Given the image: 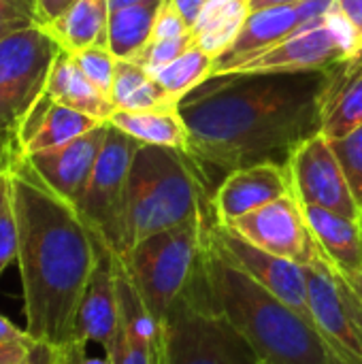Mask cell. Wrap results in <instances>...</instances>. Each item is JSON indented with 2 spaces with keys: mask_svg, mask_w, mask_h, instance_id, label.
Returning a JSON list of instances; mask_svg holds the SVG:
<instances>
[{
  "mask_svg": "<svg viewBox=\"0 0 362 364\" xmlns=\"http://www.w3.org/2000/svg\"><path fill=\"white\" fill-rule=\"evenodd\" d=\"M329 70L209 77L179 102L188 154L211 192L233 171L277 162L322 134Z\"/></svg>",
  "mask_w": 362,
  "mask_h": 364,
  "instance_id": "6da1fadb",
  "label": "cell"
},
{
  "mask_svg": "<svg viewBox=\"0 0 362 364\" xmlns=\"http://www.w3.org/2000/svg\"><path fill=\"white\" fill-rule=\"evenodd\" d=\"M17 220V267L26 333L62 352L75 343L77 311L96 269L100 241L77 207L58 196L26 156L6 166Z\"/></svg>",
  "mask_w": 362,
  "mask_h": 364,
  "instance_id": "7a4b0ae2",
  "label": "cell"
},
{
  "mask_svg": "<svg viewBox=\"0 0 362 364\" xmlns=\"http://www.w3.org/2000/svg\"><path fill=\"white\" fill-rule=\"evenodd\" d=\"M205 277L213 305L247 341L258 364H341L312 320L226 262L209 243Z\"/></svg>",
  "mask_w": 362,
  "mask_h": 364,
  "instance_id": "3957f363",
  "label": "cell"
},
{
  "mask_svg": "<svg viewBox=\"0 0 362 364\" xmlns=\"http://www.w3.org/2000/svg\"><path fill=\"white\" fill-rule=\"evenodd\" d=\"M213 192L188 151L141 145L126 192L128 252L143 239L198 218H215ZM126 252V254H128Z\"/></svg>",
  "mask_w": 362,
  "mask_h": 364,
  "instance_id": "277c9868",
  "label": "cell"
},
{
  "mask_svg": "<svg viewBox=\"0 0 362 364\" xmlns=\"http://www.w3.org/2000/svg\"><path fill=\"white\" fill-rule=\"evenodd\" d=\"M215 218H198L139 241L122 260L147 307L160 324L190 292L203 271L207 235Z\"/></svg>",
  "mask_w": 362,
  "mask_h": 364,
  "instance_id": "5b68a950",
  "label": "cell"
},
{
  "mask_svg": "<svg viewBox=\"0 0 362 364\" xmlns=\"http://www.w3.org/2000/svg\"><path fill=\"white\" fill-rule=\"evenodd\" d=\"M62 47L43 28L32 26L0 41V147L11 160L21 158L19 130L43 98Z\"/></svg>",
  "mask_w": 362,
  "mask_h": 364,
  "instance_id": "8992f818",
  "label": "cell"
},
{
  "mask_svg": "<svg viewBox=\"0 0 362 364\" xmlns=\"http://www.w3.org/2000/svg\"><path fill=\"white\" fill-rule=\"evenodd\" d=\"M164 335V364H258L247 341L213 305L205 277V260L190 292L169 314Z\"/></svg>",
  "mask_w": 362,
  "mask_h": 364,
  "instance_id": "52a82bcc",
  "label": "cell"
},
{
  "mask_svg": "<svg viewBox=\"0 0 362 364\" xmlns=\"http://www.w3.org/2000/svg\"><path fill=\"white\" fill-rule=\"evenodd\" d=\"M361 51V34L337 2L322 21L299 28L277 45L239 62L226 75L320 73Z\"/></svg>",
  "mask_w": 362,
  "mask_h": 364,
  "instance_id": "ba28073f",
  "label": "cell"
},
{
  "mask_svg": "<svg viewBox=\"0 0 362 364\" xmlns=\"http://www.w3.org/2000/svg\"><path fill=\"white\" fill-rule=\"evenodd\" d=\"M141 143L119 128L109 124L105 145L87 181L83 196L77 203V211L94 232L115 256L124 258L126 245V192L128 173L134 151Z\"/></svg>",
  "mask_w": 362,
  "mask_h": 364,
  "instance_id": "9c48e42d",
  "label": "cell"
},
{
  "mask_svg": "<svg viewBox=\"0 0 362 364\" xmlns=\"http://www.w3.org/2000/svg\"><path fill=\"white\" fill-rule=\"evenodd\" d=\"M207 243L218 256H222L226 262L243 271L247 277H252L258 286H262L275 299H280L282 303H286L288 307H292L294 311L312 320L307 271L303 264L273 256L247 243L228 226L218 224V222L209 228Z\"/></svg>",
  "mask_w": 362,
  "mask_h": 364,
  "instance_id": "30bf717a",
  "label": "cell"
},
{
  "mask_svg": "<svg viewBox=\"0 0 362 364\" xmlns=\"http://www.w3.org/2000/svg\"><path fill=\"white\" fill-rule=\"evenodd\" d=\"M224 226L247 243L303 267L322 256L294 192L284 194Z\"/></svg>",
  "mask_w": 362,
  "mask_h": 364,
  "instance_id": "8fae6325",
  "label": "cell"
},
{
  "mask_svg": "<svg viewBox=\"0 0 362 364\" xmlns=\"http://www.w3.org/2000/svg\"><path fill=\"white\" fill-rule=\"evenodd\" d=\"M292 192L301 205H314L362 222V211L350 190L344 168L324 134L301 143L288 162Z\"/></svg>",
  "mask_w": 362,
  "mask_h": 364,
  "instance_id": "7c38bea8",
  "label": "cell"
},
{
  "mask_svg": "<svg viewBox=\"0 0 362 364\" xmlns=\"http://www.w3.org/2000/svg\"><path fill=\"white\" fill-rule=\"evenodd\" d=\"M305 271L312 320L324 343L341 364H362V333L344 301L335 271L322 256L307 264Z\"/></svg>",
  "mask_w": 362,
  "mask_h": 364,
  "instance_id": "4fadbf2b",
  "label": "cell"
},
{
  "mask_svg": "<svg viewBox=\"0 0 362 364\" xmlns=\"http://www.w3.org/2000/svg\"><path fill=\"white\" fill-rule=\"evenodd\" d=\"M115 279L119 296V335L113 350V364H164V324L147 311L124 260L115 256Z\"/></svg>",
  "mask_w": 362,
  "mask_h": 364,
  "instance_id": "5bb4252c",
  "label": "cell"
},
{
  "mask_svg": "<svg viewBox=\"0 0 362 364\" xmlns=\"http://www.w3.org/2000/svg\"><path fill=\"white\" fill-rule=\"evenodd\" d=\"M119 335V296L115 279V254L100 241L96 269L83 292L77 324L75 343L98 346L102 354L113 356Z\"/></svg>",
  "mask_w": 362,
  "mask_h": 364,
  "instance_id": "9a60e30c",
  "label": "cell"
},
{
  "mask_svg": "<svg viewBox=\"0 0 362 364\" xmlns=\"http://www.w3.org/2000/svg\"><path fill=\"white\" fill-rule=\"evenodd\" d=\"M107 130H109V122L100 124L98 128L85 132L83 136L62 147L26 156V160L58 196H62L64 200L77 207L79 198L87 188L100 149L105 145Z\"/></svg>",
  "mask_w": 362,
  "mask_h": 364,
  "instance_id": "2e32d148",
  "label": "cell"
},
{
  "mask_svg": "<svg viewBox=\"0 0 362 364\" xmlns=\"http://www.w3.org/2000/svg\"><path fill=\"white\" fill-rule=\"evenodd\" d=\"M292 192L290 171L277 162H262L233 171L213 192V213L218 224H230L237 218Z\"/></svg>",
  "mask_w": 362,
  "mask_h": 364,
  "instance_id": "e0dca14e",
  "label": "cell"
},
{
  "mask_svg": "<svg viewBox=\"0 0 362 364\" xmlns=\"http://www.w3.org/2000/svg\"><path fill=\"white\" fill-rule=\"evenodd\" d=\"M299 28H301V19L294 4L252 11L245 23L241 26L237 38L233 41V45L220 58H215L211 77L226 75L239 62L277 45L280 41L294 34Z\"/></svg>",
  "mask_w": 362,
  "mask_h": 364,
  "instance_id": "ac0fdd59",
  "label": "cell"
},
{
  "mask_svg": "<svg viewBox=\"0 0 362 364\" xmlns=\"http://www.w3.org/2000/svg\"><path fill=\"white\" fill-rule=\"evenodd\" d=\"M301 207L307 226L314 235V241L322 258L329 262V267L339 275L361 271L362 222L314 205H301Z\"/></svg>",
  "mask_w": 362,
  "mask_h": 364,
  "instance_id": "d6986e66",
  "label": "cell"
},
{
  "mask_svg": "<svg viewBox=\"0 0 362 364\" xmlns=\"http://www.w3.org/2000/svg\"><path fill=\"white\" fill-rule=\"evenodd\" d=\"M362 124V51L329 68L322 134L333 141Z\"/></svg>",
  "mask_w": 362,
  "mask_h": 364,
  "instance_id": "ffe728a7",
  "label": "cell"
},
{
  "mask_svg": "<svg viewBox=\"0 0 362 364\" xmlns=\"http://www.w3.org/2000/svg\"><path fill=\"white\" fill-rule=\"evenodd\" d=\"M49 98L58 105L77 109L81 113H87L100 122H109V117L113 115L115 107L111 102V98H107L77 66V62L73 60L70 53L60 51L49 81H47V90Z\"/></svg>",
  "mask_w": 362,
  "mask_h": 364,
  "instance_id": "44dd1931",
  "label": "cell"
},
{
  "mask_svg": "<svg viewBox=\"0 0 362 364\" xmlns=\"http://www.w3.org/2000/svg\"><path fill=\"white\" fill-rule=\"evenodd\" d=\"M109 15V0H77L45 30L66 53H77L96 45L107 47Z\"/></svg>",
  "mask_w": 362,
  "mask_h": 364,
  "instance_id": "7402d4cb",
  "label": "cell"
},
{
  "mask_svg": "<svg viewBox=\"0 0 362 364\" xmlns=\"http://www.w3.org/2000/svg\"><path fill=\"white\" fill-rule=\"evenodd\" d=\"M111 102L115 111H173L181 100L171 96L139 62L117 60Z\"/></svg>",
  "mask_w": 362,
  "mask_h": 364,
  "instance_id": "603a6c76",
  "label": "cell"
},
{
  "mask_svg": "<svg viewBox=\"0 0 362 364\" xmlns=\"http://www.w3.org/2000/svg\"><path fill=\"white\" fill-rule=\"evenodd\" d=\"M250 13V0H207L190 28L194 45L215 62L233 45Z\"/></svg>",
  "mask_w": 362,
  "mask_h": 364,
  "instance_id": "cb8c5ba5",
  "label": "cell"
},
{
  "mask_svg": "<svg viewBox=\"0 0 362 364\" xmlns=\"http://www.w3.org/2000/svg\"><path fill=\"white\" fill-rule=\"evenodd\" d=\"M109 124L137 139L141 145H158L188 151L190 134L179 113L173 111H113Z\"/></svg>",
  "mask_w": 362,
  "mask_h": 364,
  "instance_id": "d4e9b609",
  "label": "cell"
},
{
  "mask_svg": "<svg viewBox=\"0 0 362 364\" xmlns=\"http://www.w3.org/2000/svg\"><path fill=\"white\" fill-rule=\"evenodd\" d=\"M160 2L162 0H141L111 11L107 47L117 60H134L137 53L151 41Z\"/></svg>",
  "mask_w": 362,
  "mask_h": 364,
  "instance_id": "484cf974",
  "label": "cell"
},
{
  "mask_svg": "<svg viewBox=\"0 0 362 364\" xmlns=\"http://www.w3.org/2000/svg\"><path fill=\"white\" fill-rule=\"evenodd\" d=\"M100 124H105V122L51 100V105H49L41 126L28 139V143L23 145L21 154L23 156H32V154H41V151H49V149L62 147V145L83 136L85 132L98 128Z\"/></svg>",
  "mask_w": 362,
  "mask_h": 364,
  "instance_id": "4316f807",
  "label": "cell"
},
{
  "mask_svg": "<svg viewBox=\"0 0 362 364\" xmlns=\"http://www.w3.org/2000/svg\"><path fill=\"white\" fill-rule=\"evenodd\" d=\"M213 70V58L207 55L203 49L192 47L181 58L173 60L171 64L162 66L160 70L151 73L154 79L175 98L188 96L194 87H198L203 81L211 77Z\"/></svg>",
  "mask_w": 362,
  "mask_h": 364,
  "instance_id": "83f0119b",
  "label": "cell"
},
{
  "mask_svg": "<svg viewBox=\"0 0 362 364\" xmlns=\"http://www.w3.org/2000/svg\"><path fill=\"white\" fill-rule=\"evenodd\" d=\"M331 147L344 168V175L350 183V190L362 211V124L350 134L333 139Z\"/></svg>",
  "mask_w": 362,
  "mask_h": 364,
  "instance_id": "f1b7e54d",
  "label": "cell"
},
{
  "mask_svg": "<svg viewBox=\"0 0 362 364\" xmlns=\"http://www.w3.org/2000/svg\"><path fill=\"white\" fill-rule=\"evenodd\" d=\"M73 60L77 62V66L81 68V73L107 96L111 98V90H113V77H115V62L117 58L109 51V47H87L83 51L70 53Z\"/></svg>",
  "mask_w": 362,
  "mask_h": 364,
  "instance_id": "f546056e",
  "label": "cell"
},
{
  "mask_svg": "<svg viewBox=\"0 0 362 364\" xmlns=\"http://www.w3.org/2000/svg\"><path fill=\"white\" fill-rule=\"evenodd\" d=\"M11 262H17V220L11 198L6 168L0 171V277Z\"/></svg>",
  "mask_w": 362,
  "mask_h": 364,
  "instance_id": "4dcf8cb0",
  "label": "cell"
},
{
  "mask_svg": "<svg viewBox=\"0 0 362 364\" xmlns=\"http://www.w3.org/2000/svg\"><path fill=\"white\" fill-rule=\"evenodd\" d=\"M194 45V36L192 32H186L181 36L175 38H158V41H149L134 58V62H139L143 68H147L149 73L160 70L162 66L171 64L173 60L181 58L186 51H190Z\"/></svg>",
  "mask_w": 362,
  "mask_h": 364,
  "instance_id": "1f68e13d",
  "label": "cell"
},
{
  "mask_svg": "<svg viewBox=\"0 0 362 364\" xmlns=\"http://www.w3.org/2000/svg\"><path fill=\"white\" fill-rule=\"evenodd\" d=\"M32 26H38L34 0H0V41Z\"/></svg>",
  "mask_w": 362,
  "mask_h": 364,
  "instance_id": "d6a6232c",
  "label": "cell"
},
{
  "mask_svg": "<svg viewBox=\"0 0 362 364\" xmlns=\"http://www.w3.org/2000/svg\"><path fill=\"white\" fill-rule=\"evenodd\" d=\"M190 32V26L186 23L183 15L179 13V9L175 6L173 0H162L160 9L156 13V21H154V34L151 41L158 38H175Z\"/></svg>",
  "mask_w": 362,
  "mask_h": 364,
  "instance_id": "836d02e7",
  "label": "cell"
},
{
  "mask_svg": "<svg viewBox=\"0 0 362 364\" xmlns=\"http://www.w3.org/2000/svg\"><path fill=\"white\" fill-rule=\"evenodd\" d=\"M36 346L38 343H34L32 339L0 346V364H28Z\"/></svg>",
  "mask_w": 362,
  "mask_h": 364,
  "instance_id": "e575fe53",
  "label": "cell"
},
{
  "mask_svg": "<svg viewBox=\"0 0 362 364\" xmlns=\"http://www.w3.org/2000/svg\"><path fill=\"white\" fill-rule=\"evenodd\" d=\"M75 2H77V0H34L38 26L47 28V26L53 23L66 9H70Z\"/></svg>",
  "mask_w": 362,
  "mask_h": 364,
  "instance_id": "d590c367",
  "label": "cell"
},
{
  "mask_svg": "<svg viewBox=\"0 0 362 364\" xmlns=\"http://www.w3.org/2000/svg\"><path fill=\"white\" fill-rule=\"evenodd\" d=\"M26 339H30V335L26 333V328L15 326L11 320H6V318L0 314V346L15 343V341H26Z\"/></svg>",
  "mask_w": 362,
  "mask_h": 364,
  "instance_id": "8d00e7d4",
  "label": "cell"
},
{
  "mask_svg": "<svg viewBox=\"0 0 362 364\" xmlns=\"http://www.w3.org/2000/svg\"><path fill=\"white\" fill-rule=\"evenodd\" d=\"M337 275V273H335ZM337 279H339V288H341V294H344V301H346V305H348V309H350V314H352V318H354V322H356V326L361 328L362 333V303L356 299V294L348 288V284L337 275Z\"/></svg>",
  "mask_w": 362,
  "mask_h": 364,
  "instance_id": "74e56055",
  "label": "cell"
},
{
  "mask_svg": "<svg viewBox=\"0 0 362 364\" xmlns=\"http://www.w3.org/2000/svg\"><path fill=\"white\" fill-rule=\"evenodd\" d=\"M339 6L362 38V0H339Z\"/></svg>",
  "mask_w": 362,
  "mask_h": 364,
  "instance_id": "f35d334b",
  "label": "cell"
},
{
  "mask_svg": "<svg viewBox=\"0 0 362 364\" xmlns=\"http://www.w3.org/2000/svg\"><path fill=\"white\" fill-rule=\"evenodd\" d=\"M173 2H175V6L179 9V13L183 15L186 23L192 28V23L196 21L198 13H201L203 4H205L207 0H173Z\"/></svg>",
  "mask_w": 362,
  "mask_h": 364,
  "instance_id": "ab89813d",
  "label": "cell"
},
{
  "mask_svg": "<svg viewBox=\"0 0 362 364\" xmlns=\"http://www.w3.org/2000/svg\"><path fill=\"white\" fill-rule=\"evenodd\" d=\"M339 277L348 284V288L356 294V299L362 303V269L361 271H354V273H348V275H339Z\"/></svg>",
  "mask_w": 362,
  "mask_h": 364,
  "instance_id": "60d3db41",
  "label": "cell"
},
{
  "mask_svg": "<svg viewBox=\"0 0 362 364\" xmlns=\"http://www.w3.org/2000/svg\"><path fill=\"white\" fill-rule=\"evenodd\" d=\"M53 358H55V352L45 348V346H36L32 358L28 360V364H53Z\"/></svg>",
  "mask_w": 362,
  "mask_h": 364,
  "instance_id": "b9f144b4",
  "label": "cell"
},
{
  "mask_svg": "<svg viewBox=\"0 0 362 364\" xmlns=\"http://www.w3.org/2000/svg\"><path fill=\"white\" fill-rule=\"evenodd\" d=\"M299 2L301 0H250V9L260 11V9H271V6H292Z\"/></svg>",
  "mask_w": 362,
  "mask_h": 364,
  "instance_id": "7bdbcfd3",
  "label": "cell"
},
{
  "mask_svg": "<svg viewBox=\"0 0 362 364\" xmlns=\"http://www.w3.org/2000/svg\"><path fill=\"white\" fill-rule=\"evenodd\" d=\"M134 2H141V0H109V6H111V11H115V9H122V6H128Z\"/></svg>",
  "mask_w": 362,
  "mask_h": 364,
  "instance_id": "ee69618b",
  "label": "cell"
},
{
  "mask_svg": "<svg viewBox=\"0 0 362 364\" xmlns=\"http://www.w3.org/2000/svg\"><path fill=\"white\" fill-rule=\"evenodd\" d=\"M11 162H13V160H11V158L6 156V151H4V149L0 147V171H4V168H6V166L11 164Z\"/></svg>",
  "mask_w": 362,
  "mask_h": 364,
  "instance_id": "f6af8a7d",
  "label": "cell"
},
{
  "mask_svg": "<svg viewBox=\"0 0 362 364\" xmlns=\"http://www.w3.org/2000/svg\"><path fill=\"white\" fill-rule=\"evenodd\" d=\"M53 364H58V352H55V358H53Z\"/></svg>",
  "mask_w": 362,
  "mask_h": 364,
  "instance_id": "bcb514c9",
  "label": "cell"
},
{
  "mask_svg": "<svg viewBox=\"0 0 362 364\" xmlns=\"http://www.w3.org/2000/svg\"><path fill=\"white\" fill-rule=\"evenodd\" d=\"M58 364H62V360H60V356H58Z\"/></svg>",
  "mask_w": 362,
  "mask_h": 364,
  "instance_id": "7dc6e473",
  "label": "cell"
}]
</instances>
